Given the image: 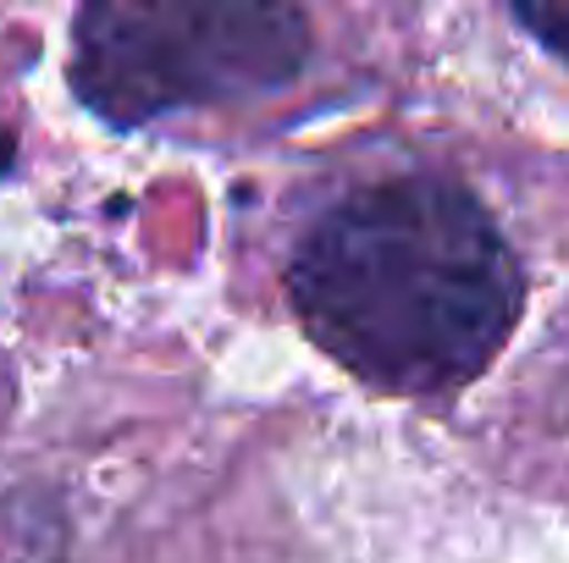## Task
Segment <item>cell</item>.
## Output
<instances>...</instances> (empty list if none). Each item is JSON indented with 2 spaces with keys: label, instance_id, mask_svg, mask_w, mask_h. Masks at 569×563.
Instances as JSON below:
<instances>
[{
  "label": "cell",
  "instance_id": "2",
  "mask_svg": "<svg viewBox=\"0 0 569 563\" xmlns=\"http://www.w3.org/2000/svg\"><path fill=\"white\" fill-rule=\"evenodd\" d=\"M316 56L299 0H78L67 78L117 133L288 89Z\"/></svg>",
  "mask_w": 569,
  "mask_h": 563
},
{
  "label": "cell",
  "instance_id": "3",
  "mask_svg": "<svg viewBox=\"0 0 569 563\" xmlns=\"http://www.w3.org/2000/svg\"><path fill=\"white\" fill-rule=\"evenodd\" d=\"M515 11V22L569 67V0H503Z\"/></svg>",
  "mask_w": 569,
  "mask_h": 563
},
{
  "label": "cell",
  "instance_id": "1",
  "mask_svg": "<svg viewBox=\"0 0 569 563\" xmlns=\"http://www.w3.org/2000/svg\"><path fill=\"white\" fill-rule=\"evenodd\" d=\"M310 343L392 398H453L503 354L526 271L492 210L453 178H381L343 193L288 260Z\"/></svg>",
  "mask_w": 569,
  "mask_h": 563
},
{
  "label": "cell",
  "instance_id": "4",
  "mask_svg": "<svg viewBox=\"0 0 569 563\" xmlns=\"http://www.w3.org/2000/svg\"><path fill=\"white\" fill-rule=\"evenodd\" d=\"M0 172H11V139H6V128H0Z\"/></svg>",
  "mask_w": 569,
  "mask_h": 563
}]
</instances>
